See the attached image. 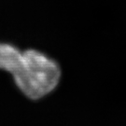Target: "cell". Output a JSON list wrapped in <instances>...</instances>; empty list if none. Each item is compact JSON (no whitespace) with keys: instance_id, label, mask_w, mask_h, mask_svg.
Returning a JSON list of instances; mask_svg holds the SVG:
<instances>
[{"instance_id":"cell-1","label":"cell","mask_w":126,"mask_h":126,"mask_svg":"<svg viewBox=\"0 0 126 126\" xmlns=\"http://www.w3.org/2000/svg\"><path fill=\"white\" fill-rule=\"evenodd\" d=\"M0 69L13 77L27 97L39 99L58 85L61 70L57 63L36 50L21 51L9 44H0Z\"/></svg>"}]
</instances>
